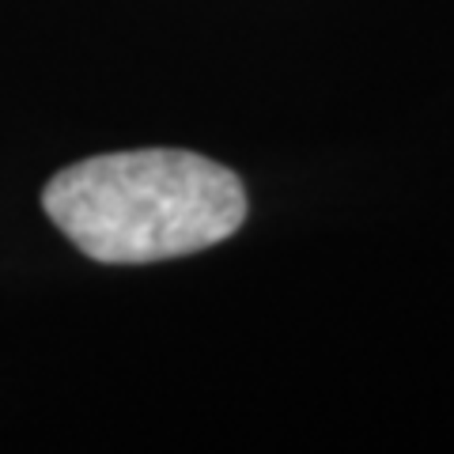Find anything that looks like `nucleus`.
Masks as SVG:
<instances>
[{
  "mask_svg": "<svg viewBox=\"0 0 454 454\" xmlns=\"http://www.w3.org/2000/svg\"><path fill=\"white\" fill-rule=\"evenodd\" d=\"M42 208L91 262L145 265L231 239L247 220V190L197 152L145 148L57 170Z\"/></svg>",
  "mask_w": 454,
  "mask_h": 454,
  "instance_id": "f257e3e1",
  "label": "nucleus"
}]
</instances>
